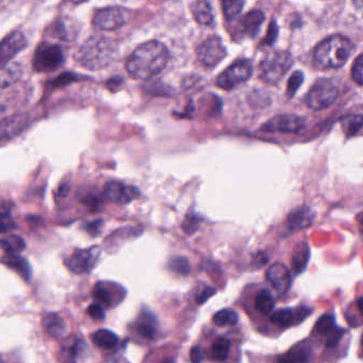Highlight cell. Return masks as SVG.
Masks as SVG:
<instances>
[{
	"label": "cell",
	"mask_w": 363,
	"mask_h": 363,
	"mask_svg": "<svg viewBox=\"0 0 363 363\" xmlns=\"http://www.w3.org/2000/svg\"><path fill=\"white\" fill-rule=\"evenodd\" d=\"M169 60L167 46L161 42L150 41L135 48L127 60L126 69L133 79L147 80L159 75Z\"/></svg>",
	"instance_id": "obj_1"
},
{
	"label": "cell",
	"mask_w": 363,
	"mask_h": 363,
	"mask_svg": "<svg viewBox=\"0 0 363 363\" xmlns=\"http://www.w3.org/2000/svg\"><path fill=\"white\" fill-rule=\"evenodd\" d=\"M354 52V44L343 35H333L318 44L313 57L316 65L322 69H339Z\"/></svg>",
	"instance_id": "obj_2"
},
{
	"label": "cell",
	"mask_w": 363,
	"mask_h": 363,
	"mask_svg": "<svg viewBox=\"0 0 363 363\" xmlns=\"http://www.w3.org/2000/svg\"><path fill=\"white\" fill-rule=\"evenodd\" d=\"M116 48L112 42L99 38L89 40L79 52V62L84 67L99 69L107 67L113 60Z\"/></svg>",
	"instance_id": "obj_3"
},
{
	"label": "cell",
	"mask_w": 363,
	"mask_h": 363,
	"mask_svg": "<svg viewBox=\"0 0 363 363\" xmlns=\"http://www.w3.org/2000/svg\"><path fill=\"white\" fill-rule=\"evenodd\" d=\"M293 65V58L290 52H269L261 61L259 65V78L264 84H277L284 77Z\"/></svg>",
	"instance_id": "obj_4"
},
{
	"label": "cell",
	"mask_w": 363,
	"mask_h": 363,
	"mask_svg": "<svg viewBox=\"0 0 363 363\" xmlns=\"http://www.w3.org/2000/svg\"><path fill=\"white\" fill-rule=\"evenodd\" d=\"M337 94L339 91L335 82H331L330 79L322 78L310 89L306 96V105L314 111H320L333 105L337 99Z\"/></svg>",
	"instance_id": "obj_5"
},
{
	"label": "cell",
	"mask_w": 363,
	"mask_h": 363,
	"mask_svg": "<svg viewBox=\"0 0 363 363\" xmlns=\"http://www.w3.org/2000/svg\"><path fill=\"white\" fill-rule=\"evenodd\" d=\"M252 74V65L250 60L241 59L235 61L230 67L216 78V84L223 90L230 91L250 79Z\"/></svg>",
	"instance_id": "obj_6"
},
{
	"label": "cell",
	"mask_w": 363,
	"mask_h": 363,
	"mask_svg": "<svg viewBox=\"0 0 363 363\" xmlns=\"http://www.w3.org/2000/svg\"><path fill=\"white\" fill-rule=\"evenodd\" d=\"M63 52L58 45L44 43L35 50L33 57V69L41 73L55 71L62 65Z\"/></svg>",
	"instance_id": "obj_7"
},
{
	"label": "cell",
	"mask_w": 363,
	"mask_h": 363,
	"mask_svg": "<svg viewBox=\"0 0 363 363\" xmlns=\"http://www.w3.org/2000/svg\"><path fill=\"white\" fill-rule=\"evenodd\" d=\"M101 254V250L99 246H92V247L84 248V250H76L65 260V265L69 271L78 274V275L90 273L99 262Z\"/></svg>",
	"instance_id": "obj_8"
},
{
	"label": "cell",
	"mask_w": 363,
	"mask_h": 363,
	"mask_svg": "<svg viewBox=\"0 0 363 363\" xmlns=\"http://www.w3.org/2000/svg\"><path fill=\"white\" fill-rule=\"evenodd\" d=\"M130 18V12L122 7H109L99 10L93 23L97 28L105 31L116 30L126 25Z\"/></svg>",
	"instance_id": "obj_9"
},
{
	"label": "cell",
	"mask_w": 363,
	"mask_h": 363,
	"mask_svg": "<svg viewBox=\"0 0 363 363\" xmlns=\"http://www.w3.org/2000/svg\"><path fill=\"white\" fill-rule=\"evenodd\" d=\"M226 56V48L220 38L216 35L208 38L197 48V58L206 67H216Z\"/></svg>",
	"instance_id": "obj_10"
},
{
	"label": "cell",
	"mask_w": 363,
	"mask_h": 363,
	"mask_svg": "<svg viewBox=\"0 0 363 363\" xmlns=\"http://www.w3.org/2000/svg\"><path fill=\"white\" fill-rule=\"evenodd\" d=\"M104 194L109 201L124 205V203H129L135 199H139L141 191L137 186L111 180L106 184Z\"/></svg>",
	"instance_id": "obj_11"
},
{
	"label": "cell",
	"mask_w": 363,
	"mask_h": 363,
	"mask_svg": "<svg viewBox=\"0 0 363 363\" xmlns=\"http://www.w3.org/2000/svg\"><path fill=\"white\" fill-rule=\"evenodd\" d=\"M313 310L301 306L298 308H284L271 314V322L279 328H289L305 320Z\"/></svg>",
	"instance_id": "obj_12"
},
{
	"label": "cell",
	"mask_w": 363,
	"mask_h": 363,
	"mask_svg": "<svg viewBox=\"0 0 363 363\" xmlns=\"http://www.w3.org/2000/svg\"><path fill=\"white\" fill-rule=\"evenodd\" d=\"M305 126V121L294 114H280L267 121L261 129L267 133H299Z\"/></svg>",
	"instance_id": "obj_13"
},
{
	"label": "cell",
	"mask_w": 363,
	"mask_h": 363,
	"mask_svg": "<svg viewBox=\"0 0 363 363\" xmlns=\"http://www.w3.org/2000/svg\"><path fill=\"white\" fill-rule=\"evenodd\" d=\"M26 38L21 31H14L0 42V63L9 62L26 48Z\"/></svg>",
	"instance_id": "obj_14"
},
{
	"label": "cell",
	"mask_w": 363,
	"mask_h": 363,
	"mask_svg": "<svg viewBox=\"0 0 363 363\" xmlns=\"http://www.w3.org/2000/svg\"><path fill=\"white\" fill-rule=\"evenodd\" d=\"M267 278L280 295L286 294L292 286V275L286 265L274 263L267 272Z\"/></svg>",
	"instance_id": "obj_15"
},
{
	"label": "cell",
	"mask_w": 363,
	"mask_h": 363,
	"mask_svg": "<svg viewBox=\"0 0 363 363\" xmlns=\"http://www.w3.org/2000/svg\"><path fill=\"white\" fill-rule=\"evenodd\" d=\"M264 13L260 10L248 12L240 18L237 24V35L241 38H255L264 22Z\"/></svg>",
	"instance_id": "obj_16"
},
{
	"label": "cell",
	"mask_w": 363,
	"mask_h": 363,
	"mask_svg": "<svg viewBox=\"0 0 363 363\" xmlns=\"http://www.w3.org/2000/svg\"><path fill=\"white\" fill-rule=\"evenodd\" d=\"M120 286H116V284L112 282L101 281L95 284L93 289V297H94L96 303L101 305L106 306V307H113L116 303L122 301L124 296V293H121Z\"/></svg>",
	"instance_id": "obj_17"
},
{
	"label": "cell",
	"mask_w": 363,
	"mask_h": 363,
	"mask_svg": "<svg viewBox=\"0 0 363 363\" xmlns=\"http://www.w3.org/2000/svg\"><path fill=\"white\" fill-rule=\"evenodd\" d=\"M314 218H315V213H314L313 209L303 206V207L293 210L289 214L286 218V224L291 230H301V229L308 228L310 225H312Z\"/></svg>",
	"instance_id": "obj_18"
},
{
	"label": "cell",
	"mask_w": 363,
	"mask_h": 363,
	"mask_svg": "<svg viewBox=\"0 0 363 363\" xmlns=\"http://www.w3.org/2000/svg\"><path fill=\"white\" fill-rule=\"evenodd\" d=\"M0 262L9 269H13L24 279L29 280L33 276L30 264L26 259L20 256V254H6L3 258L0 259Z\"/></svg>",
	"instance_id": "obj_19"
},
{
	"label": "cell",
	"mask_w": 363,
	"mask_h": 363,
	"mask_svg": "<svg viewBox=\"0 0 363 363\" xmlns=\"http://www.w3.org/2000/svg\"><path fill=\"white\" fill-rule=\"evenodd\" d=\"M42 325L46 333L55 339L62 337L67 333V324L65 320L55 312H48L42 318Z\"/></svg>",
	"instance_id": "obj_20"
},
{
	"label": "cell",
	"mask_w": 363,
	"mask_h": 363,
	"mask_svg": "<svg viewBox=\"0 0 363 363\" xmlns=\"http://www.w3.org/2000/svg\"><path fill=\"white\" fill-rule=\"evenodd\" d=\"M158 322L154 314L148 311L142 312L135 325V330L144 339L152 340L156 337Z\"/></svg>",
	"instance_id": "obj_21"
},
{
	"label": "cell",
	"mask_w": 363,
	"mask_h": 363,
	"mask_svg": "<svg viewBox=\"0 0 363 363\" xmlns=\"http://www.w3.org/2000/svg\"><path fill=\"white\" fill-rule=\"evenodd\" d=\"M27 120L23 116L7 118L0 122V141L12 139L16 135L24 130Z\"/></svg>",
	"instance_id": "obj_22"
},
{
	"label": "cell",
	"mask_w": 363,
	"mask_h": 363,
	"mask_svg": "<svg viewBox=\"0 0 363 363\" xmlns=\"http://www.w3.org/2000/svg\"><path fill=\"white\" fill-rule=\"evenodd\" d=\"M311 252H310L309 245L305 242H301L295 246L292 254V267L293 271L296 275L303 273L309 263Z\"/></svg>",
	"instance_id": "obj_23"
},
{
	"label": "cell",
	"mask_w": 363,
	"mask_h": 363,
	"mask_svg": "<svg viewBox=\"0 0 363 363\" xmlns=\"http://www.w3.org/2000/svg\"><path fill=\"white\" fill-rule=\"evenodd\" d=\"M86 344L84 340L77 337H67L62 345V354L69 361H77L84 350H86Z\"/></svg>",
	"instance_id": "obj_24"
},
{
	"label": "cell",
	"mask_w": 363,
	"mask_h": 363,
	"mask_svg": "<svg viewBox=\"0 0 363 363\" xmlns=\"http://www.w3.org/2000/svg\"><path fill=\"white\" fill-rule=\"evenodd\" d=\"M192 14L199 24L210 26L213 23V13L208 0H196L193 4Z\"/></svg>",
	"instance_id": "obj_25"
},
{
	"label": "cell",
	"mask_w": 363,
	"mask_h": 363,
	"mask_svg": "<svg viewBox=\"0 0 363 363\" xmlns=\"http://www.w3.org/2000/svg\"><path fill=\"white\" fill-rule=\"evenodd\" d=\"M92 341L95 345L104 350H113L118 346L120 340L113 331L109 329H99L96 333H93Z\"/></svg>",
	"instance_id": "obj_26"
},
{
	"label": "cell",
	"mask_w": 363,
	"mask_h": 363,
	"mask_svg": "<svg viewBox=\"0 0 363 363\" xmlns=\"http://www.w3.org/2000/svg\"><path fill=\"white\" fill-rule=\"evenodd\" d=\"M22 74L20 65H4L0 67V88L14 84Z\"/></svg>",
	"instance_id": "obj_27"
},
{
	"label": "cell",
	"mask_w": 363,
	"mask_h": 363,
	"mask_svg": "<svg viewBox=\"0 0 363 363\" xmlns=\"http://www.w3.org/2000/svg\"><path fill=\"white\" fill-rule=\"evenodd\" d=\"M0 248L6 254H21L26 248V243L23 238L12 235L0 239Z\"/></svg>",
	"instance_id": "obj_28"
},
{
	"label": "cell",
	"mask_w": 363,
	"mask_h": 363,
	"mask_svg": "<svg viewBox=\"0 0 363 363\" xmlns=\"http://www.w3.org/2000/svg\"><path fill=\"white\" fill-rule=\"evenodd\" d=\"M231 342L226 337H218L216 341L212 343L211 357L213 360L226 361L228 359L229 352H230Z\"/></svg>",
	"instance_id": "obj_29"
},
{
	"label": "cell",
	"mask_w": 363,
	"mask_h": 363,
	"mask_svg": "<svg viewBox=\"0 0 363 363\" xmlns=\"http://www.w3.org/2000/svg\"><path fill=\"white\" fill-rule=\"evenodd\" d=\"M257 311L262 314H269L275 307V299L269 290H261L255 298Z\"/></svg>",
	"instance_id": "obj_30"
},
{
	"label": "cell",
	"mask_w": 363,
	"mask_h": 363,
	"mask_svg": "<svg viewBox=\"0 0 363 363\" xmlns=\"http://www.w3.org/2000/svg\"><path fill=\"white\" fill-rule=\"evenodd\" d=\"M239 322V314L230 308L220 310L213 315V323L218 327L235 326Z\"/></svg>",
	"instance_id": "obj_31"
},
{
	"label": "cell",
	"mask_w": 363,
	"mask_h": 363,
	"mask_svg": "<svg viewBox=\"0 0 363 363\" xmlns=\"http://www.w3.org/2000/svg\"><path fill=\"white\" fill-rule=\"evenodd\" d=\"M337 327V325L335 324V314L325 313L318 318L315 326H314V331H315L318 335H325V337H327Z\"/></svg>",
	"instance_id": "obj_32"
},
{
	"label": "cell",
	"mask_w": 363,
	"mask_h": 363,
	"mask_svg": "<svg viewBox=\"0 0 363 363\" xmlns=\"http://www.w3.org/2000/svg\"><path fill=\"white\" fill-rule=\"evenodd\" d=\"M342 128L348 138L356 135L362 128V116L360 114L348 116L342 118Z\"/></svg>",
	"instance_id": "obj_33"
},
{
	"label": "cell",
	"mask_w": 363,
	"mask_h": 363,
	"mask_svg": "<svg viewBox=\"0 0 363 363\" xmlns=\"http://www.w3.org/2000/svg\"><path fill=\"white\" fill-rule=\"evenodd\" d=\"M245 0H222L223 13L228 21H233L240 16Z\"/></svg>",
	"instance_id": "obj_34"
},
{
	"label": "cell",
	"mask_w": 363,
	"mask_h": 363,
	"mask_svg": "<svg viewBox=\"0 0 363 363\" xmlns=\"http://www.w3.org/2000/svg\"><path fill=\"white\" fill-rule=\"evenodd\" d=\"M169 269L174 273L179 274V275L186 276L191 273V263L188 259L182 256H175L169 259Z\"/></svg>",
	"instance_id": "obj_35"
},
{
	"label": "cell",
	"mask_w": 363,
	"mask_h": 363,
	"mask_svg": "<svg viewBox=\"0 0 363 363\" xmlns=\"http://www.w3.org/2000/svg\"><path fill=\"white\" fill-rule=\"evenodd\" d=\"M310 359V352L306 348L291 350L288 354L279 358V362H307Z\"/></svg>",
	"instance_id": "obj_36"
},
{
	"label": "cell",
	"mask_w": 363,
	"mask_h": 363,
	"mask_svg": "<svg viewBox=\"0 0 363 363\" xmlns=\"http://www.w3.org/2000/svg\"><path fill=\"white\" fill-rule=\"evenodd\" d=\"M201 222H203V218L201 216H196L195 213L188 214L182 223V230L188 235H194L201 227Z\"/></svg>",
	"instance_id": "obj_37"
},
{
	"label": "cell",
	"mask_w": 363,
	"mask_h": 363,
	"mask_svg": "<svg viewBox=\"0 0 363 363\" xmlns=\"http://www.w3.org/2000/svg\"><path fill=\"white\" fill-rule=\"evenodd\" d=\"M303 82V75L301 72H295L292 76H291L290 79L288 82V88H286V94L288 95V97H293L295 95V93L298 91V89L301 88V84Z\"/></svg>",
	"instance_id": "obj_38"
},
{
	"label": "cell",
	"mask_w": 363,
	"mask_h": 363,
	"mask_svg": "<svg viewBox=\"0 0 363 363\" xmlns=\"http://www.w3.org/2000/svg\"><path fill=\"white\" fill-rule=\"evenodd\" d=\"M352 76L354 82H356L358 86H362L363 84V57L362 55H359L357 57L356 61H354V65H352Z\"/></svg>",
	"instance_id": "obj_39"
},
{
	"label": "cell",
	"mask_w": 363,
	"mask_h": 363,
	"mask_svg": "<svg viewBox=\"0 0 363 363\" xmlns=\"http://www.w3.org/2000/svg\"><path fill=\"white\" fill-rule=\"evenodd\" d=\"M344 333L345 330L341 327L337 326L335 331L330 333L328 337H326V346L329 348H335L339 345L341 340L343 339Z\"/></svg>",
	"instance_id": "obj_40"
},
{
	"label": "cell",
	"mask_w": 363,
	"mask_h": 363,
	"mask_svg": "<svg viewBox=\"0 0 363 363\" xmlns=\"http://www.w3.org/2000/svg\"><path fill=\"white\" fill-rule=\"evenodd\" d=\"M88 313L91 318L94 320H103L106 318L105 308L103 305L95 301L92 305L89 306Z\"/></svg>",
	"instance_id": "obj_41"
},
{
	"label": "cell",
	"mask_w": 363,
	"mask_h": 363,
	"mask_svg": "<svg viewBox=\"0 0 363 363\" xmlns=\"http://www.w3.org/2000/svg\"><path fill=\"white\" fill-rule=\"evenodd\" d=\"M216 292H218V291H216V289L213 288V286H206V288H203V290L199 293V295H197L196 303H199V305H203V303H205L210 297L216 295Z\"/></svg>",
	"instance_id": "obj_42"
},
{
	"label": "cell",
	"mask_w": 363,
	"mask_h": 363,
	"mask_svg": "<svg viewBox=\"0 0 363 363\" xmlns=\"http://www.w3.org/2000/svg\"><path fill=\"white\" fill-rule=\"evenodd\" d=\"M269 262V256L264 252H258L252 256V264L254 265L255 269L264 267Z\"/></svg>",
	"instance_id": "obj_43"
},
{
	"label": "cell",
	"mask_w": 363,
	"mask_h": 363,
	"mask_svg": "<svg viewBox=\"0 0 363 363\" xmlns=\"http://www.w3.org/2000/svg\"><path fill=\"white\" fill-rule=\"evenodd\" d=\"M278 28L276 26L275 22H272L269 26V31H267V37L263 40V45H272L277 38Z\"/></svg>",
	"instance_id": "obj_44"
},
{
	"label": "cell",
	"mask_w": 363,
	"mask_h": 363,
	"mask_svg": "<svg viewBox=\"0 0 363 363\" xmlns=\"http://www.w3.org/2000/svg\"><path fill=\"white\" fill-rule=\"evenodd\" d=\"M16 227V223L12 218H0V235L9 233Z\"/></svg>",
	"instance_id": "obj_45"
},
{
	"label": "cell",
	"mask_w": 363,
	"mask_h": 363,
	"mask_svg": "<svg viewBox=\"0 0 363 363\" xmlns=\"http://www.w3.org/2000/svg\"><path fill=\"white\" fill-rule=\"evenodd\" d=\"M203 350L199 345L193 346L190 352V359L192 362H201L203 360Z\"/></svg>",
	"instance_id": "obj_46"
},
{
	"label": "cell",
	"mask_w": 363,
	"mask_h": 363,
	"mask_svg": "<svg viewBox=\"0 0 363 363\" xmlns=\"http://www.w3.org/2000/svg\"><path fill=\"white\" fill-rule=\"evenodd\" d=\"M103 224V220H93V222H90L88 223V224H86V230L88 231L89 233H91V235H96L97 233L101 230Z\"/></svg>",
	"instance_id": "obj_47"
},
{
	"label": "cell",
	"mask_w": 363,
	"mask_h": 363,
	"mask_svg": "<svg viewBox=\"0 0 363 363\" xmlns=\"http://www.w3.org/2000/svg\"><path fill=\"white\" fill-rule=\"evenodd\" d=\"M354 4H356L357 7L360 9L361 6H362V0H354Z\"/></svg>",
	"instance_id": "obj_48"
},
{
	"label": "cell",
	"mask_w": 363,
	"mask_h": 363,
	"mask_svg": "<svg viewBox=\"0 0 363 363\" xmlns=\"http://www.w3.org/2000/svg\"><path fill=\"white\" fill-rule=\"evenodd\" d=\"M73 1L75 4H80V3H84V1H86V0H73Z\"/></svg>",
	"instance_id": "obj_49"
}]
</instances>
